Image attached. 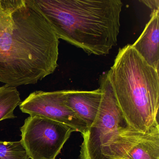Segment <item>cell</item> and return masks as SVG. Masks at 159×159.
<instances>
[{
    "label": "cell",
    "mask_w": 159,
    "mask_h": 159,
    "mask_svg": "<svg viewBox=\"0 0 159 159\" xmlns=\"http://www.w3.org/2000/svg\"><path fill=\"white\" fill-rule=\"evenodd\" d=\"M59 44L34 0H0V82L38 83L58 66Z\"/></svg>",
    "instance_id": "cell-1"
},
{
    "label": "cell",
    "mask_w": 159,
    "mask_h": 159,
    "mask_svg": "<svg viewBox=\"0 0 159 159\" xmlns=\"http://www.w3.org/2000/svg\"><path fill=\"white\" fill-rule=\"evenodd\" d=\"M59 39L88 55H106L116 46L120 0H34Z\"/></svg>",
    "instance_id": "cell-2"
},
{
    "label": "cell",
    "mask_w": 159,
    "mask_h": 159,
    "mask_svg": "<svg viewBox=\"0 0 159 159\" xmlns=\"http://www.w3.org/2000/svg\"><path fill=\"white\" fill-rule=\"evenodd\" d=\"M107 73L127 125L144 133L159 125V71L127 44L119 49Z\"/></svg>",
    "instance_id": "cell-3"
},
{
    "label": "cell",
    "mask_w": 159,
    "mask_h": 159,
    "mask_svg": "<svg viewBox=\"0 0 159 159\" xmlns=\"http://www.w3.org/2000/svg\"><path fill=\"white\" fill-rule=\"evenodd\" d=\"M102 97L98 114L92 126L82 134L79 159H102L103 146L112 134L127 125L114 95L107 73L99 79Z\"/></svg>",
    "instance_id": "cell-4"
},
{
    "label": "cell",
    "mask_w": 159,
    "mask_h": 159,
    "mask_svg": "<svg viewBox=\"0 0 159 159\" xmlns=\"http://www.w3.org/2000/svg\"><path fill=\"white\" fill-rule=\"evenodd\" d=\"M21 141L30 159H55L75 130L39 116H30L20 128Z\"/></svg>",
    "instance_id": "cell-5"
},
{
    "label": "cell",
    "mask_w": 159,
    "mask_h": 159,
    "mask_svg": "<svg viewBox=\"0 0 159 159\" xmlns=\"http://www.w3.org/2000/svg\"><path fill=\"white\" fill-rule=\"evenodd\" d=\"M102 159H159V125L144 133L120 128L103 146Z\"/></svg>",
    "instance_id": "cell-6"
},
{
    "label": "cell",
    "mask_w": 159,
    "mask_h": 159,
    "mask_svg": "<svg viewBox=\"0 0 159 159\" xmlns=\"http://www.w3.org/2000/svg\"><path fill=\"white\" fill-rule=\"evenodd\" d=\"M19 107L24 113L61 123L81 134L87 129L86 124L66 105L64 90L35 91L21 101Z\"/></svg>",
    "instance_id": "cell-7"
},
{
    "label": "cell",
    "mask_w": 159,
    "mask_h": 159,
    "mask_svg": "<svg viewBox=\"0 0 159 159\" xmlns=\"http://www.w3.org/2000/svg\"><path fill=\"white\" fill-rule=\"evenodd\" d=\"M65 103L87 125L92 126L100 108L102 92L100 88L93 91L64 90Z\"/></svg>",
    "instance_id": "cell-8"
},
{
    "label": "cell",
    "mask_w": 159,
    "mask_h": 159,
    "mask_svg": "<svg viewBox=\"0 0 159 159\" xmlns=\"http://www.w3.org/2000/svg\"><path fill=\"white\" fill-rule=\"evenodd\" d=\"M159 11L152 12L150 19L134 43V49L145 61L159 71Z\"/></svg>",
    "instance_id": "cell-9"
},
{
    "label": "cell",
    "mask_w": 159,
    "mask_h": 159,
    "mask_svg": "<svg viewBox=\"0 0 159 159\" xmlns=\"http://www.w3.org/2000/svg\"><path fill=\"white\" fill-rule=\"evenodd\" d=\"M21 102L17 88L7 84L0 86V121L14 119V111Z\"/></svg>",
    "instance_id": "cell-10"
},
{
    "label": "cell",
    "mask_w": 159,
    "mask_h": 159,
    "mask_svg": "<svg viewBox=\"0 0 159 159\" xmlns=\"http://www.w3.org/2000/svg\"><path fill=\"white\" fill-rule=\"evenodd\" d=\"M0 159H30L21 140L0 141Z\"/></svg>",
    "instance_id": "cell-11"
},
{
    "label": "cell",
    "mask_w": 159,
    "mask_h": 159,
    "mask_svg": "<svg viewBox=\"0 0 159 159\" xmlns=\"http://www.w3.org/2000/svg\"><path fill=\"white\" fill-rule=\"evenodd\" d=\"M146 5L151 11V13L159 11V0H142L139 1Z\"/></svg>",
    "instance_id": "cell-12"
}]
</instances>
